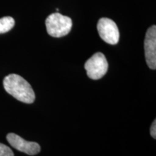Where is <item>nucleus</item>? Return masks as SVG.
Returning a JSON list of instances; mask_svg holds the SVG:
<instances>
[{
  "mask_svg": "<svg viewBox=\"0 0 156 156\" xmlns=\"http://www.w3.org/2000/svg\"><path fill=\"white\" fill-rule=\"evenodd\" d=\"M3 85L5 90L17 101L30 104L36 99L31 85L24 78L16 74H11L5 77Z\"/></svg>",
  "mask_w": 156,
  "mask_h": 156,
  "instance_id": "1",
  "label": "nucleus"
},
{
  "mask_svg": "<svg viewBox=\"0 0 156 156\" xmlns=\"http://www.w3.org/2000/svg\"><path fill=\"white\" fill-rule=\"evenodd\" d=\"M47 33L51 36L60 38L67 36L73 27L70 17L56 12L50 15L46 20Z\"/></svg>",
  "mask_w": 156,
  "mask_h": 156,
  "instance_id": "2",
  "label": "nucleus"
},
{
  "mask_svg": "<svg viewBox=\"0 0 156 156\" xmlns=\"http://www.w3.org/2000/svg\"><path fill=\"white\" fill-rule=\"evenodd\" d=\"M108 64L106 56L101 52L93 54L85 64L87 75L92 80H99L106 75Z\"/></svg>",
  "mask_w": 156,
  "mask_h": 156,
  "instance_id": "3",
  "label": "nucleus"
},
{
  "mask_svg": "<svg viewBox=\"0 0 156 156\" xmlns=\"http://www.w3.org/2000/svg\"><path fill=\"white\" fill-rule=\"evenodd\" d=\"M99 36L107 44L116 45L119 41V31L116 23L112 20L103 17L97 25Z\"/></svg>",
  "mask_w": 156,
  "mask_h": 156,
  "instance_id": "4",
  "label": "nucleus"
},
{
  "mask_svg": "<svg viewBox=\"0 0 156 156\" xmlns=\"http://www.w3.org/2000/svg\"><path fill=\"white\" fill-rule=\"evenodd\" d=\"M145 59L147 66L152 69H156V26L153 25L147 29L145 43Z\"/></svg>",
  "mask_w": 156,
  "mask_h": 156,
  "instance_id": "5",
  "label": "nucleus"
},
{
  "mask_svg": "<svg viewBox=\"0 0 156 156\" xmlns=\"http://www.w3.org/2000/svg\"><path fill=\"white\" fill-rule=\"evenodd\" d=\"M7 140L11 146L23 153L29 155H35L40 153L41 147L37 142H28L14 133L7 135Z\"/></svg>",
  "mask_w": 156,
  "mask_h": 156,
  "instance_id": "6",
  "label": "nucleus"
},
{
  "mask_svg": "<svg viewBox=\"0 0 156 156\" xmlns=\"http://www.w3.org/2000/svg\"><path fill=\"white\" fill-rule=\"evenodd\" d=\"M15 26V20L12 17L7 16L0 18V34H5Z\"/></svg>",
  "mask_w": 156,
  "mask_h": 156,
  "instance_id": "7",
  "label": "nucleus"
},
{
  "mask_svg": "<svg viewBox=\"0 0 156 156\" xmlns=\"http://www.w3.org/2000/svg\"><path fill=\"white\" fill-rule=\"evenodd\" d=\"M0 156H14V153L8 146L0 143Z\"/></svg>",
  "mask_w": 156,
  "mask_h": 156,
  "instance_id": "8",
  "label": "nucleus"
},
{
  "mask_svg": "<svg viewBox=\"0 0 156 156\" xmlns=\"http://www.w3.org/2000/svg\"><path fill=\"white\" fill-rule=\"evenodd\" d=\"M151 134L152 137H153L154 139L156 138V121L155 119L154 120V122L152 124L151 127Z\"/></svg>",
  "mask_w": 156,
  "mask_h": 156,
  "instance_id": "9",
  "label": "nucleus"
}]
</instances>
